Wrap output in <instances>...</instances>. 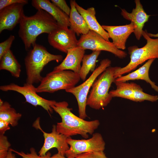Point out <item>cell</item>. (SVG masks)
Returning a JSON list of instances; mask_svg holds the SVG:
<instances>
[{"label": "cell", "mask_w": 158, "mask_h": 158, "mask_svg": "<svg viewBox=\"0 0 158 158\" xmlns=\"http://www.w3.org/2000/svg\"><path fill=\"white\" fill-rule=\"evenodd\" d=\"M19 24L18 35L26 51L36 44L39 35L43 33L48 34L59 27L50 15L42 9L37 10L34 15L30 16L24 14Z\"/></svg>", "instance_id": "1"}, {"label": "cell", "mask_w": 158, "mask_h": 158, "mask_svg": "<svg viewBox=\"0 0 158 158\" xmlns=\"http://www.w3.org/2000/svg\"><path fill=\"white\" fill-rule=\"evenodd\" d=\"M68 103L66 101L56 102L51 106L53 110L61 116V121L56 125L57 132L67 138L77 135L87 138L88 134L92 135L100 125L98 120L88 121L78 117L68 107Z\"/></svg>", "instance_id": "2"}, {"label": "cell", "mask_w": 158, "mask_h": 158, "mask_svg": "<svg viewBox=\"0 0 158 158\" xmlns=\"http://www.w3.org/2000/svg\"><path fill=\"white\" fill-rule=\"evenodd\" d=\"M29 50L24 61L27 75L26 83L33 85L42 80L43 77L41 73L46 65L52 61H61L63 56L51 54L44 47L36 43Z\"/></svg>", "instance_id": "3"}, {"label": "cell", "mask_w": 158, "mask_h": 158, "mask_svg": "<svg viewBox=\"0 0 158 158\" xmlns=\"http://www.w3.org/2000/svg\"><path fill=\"white\" fill-rule=\"evenodd\" d=\"M119 67H108L95 81L87 97V105L92 109L99 110L109 104L112 98L109 94V90L115 79V73Z\"/></svg>", "instance_id": "4"}, {"label": "cell", "mask_w": 158, "mask_h": 158, "mask_svg": "<svg viewBox=\"0 0 158 158\" xmlns=\"http://www.w3.org/2000/svg\"><path fill=\"white\" fill-rule=\"evenodd\" d=\"M147 32L146 30H143L142 32V36L146 40V43L143 47L139 48L135 45L128 48L130 61L125 66L119 67L115 73V79L135 69L138 66L147 60L158 59V38H152Z\"/></svg>", "instance_id": "5"}, {"label": "cell", "mask_w": 158, "mask_h": 158, "mask_svg": "<svg viewBox=\"0 0 158 158\" xmlns=\"http://www.w3.org/2000/svg\"><path fill=\"white\" fill-rule=\"evenodd\" d=\"M80 79L79 74L71 71H53L43 78L35 87V91L52 93L60 90H66L75 87Z\"/></svg>", "instance_id": "6"}, {"label": "cell", "mask_w": 158, "mask_h": 158, "mask_svg": "<svg viewBox=\"0 0 158 158\" xmlns=\"http://www.w3.org/2000/svg\"><path fill=\"white\" fill-rule=\"evenodd\" d=\"M111 61L106 59L102 60L99 66L92 72L86 80L80 85L66 90L72 94L75 97L78 104L79 117L84 119L87 116L86 109L89 91L97 78L108 67L110 66Z\"/></svg>", "instance_id": "7"}, {"label": "cell", "mask_w": 158, "mask_h": 158, "mask_svg": "<svg viewBox=\"0 0 158 158\" xmlns=\"http://www.w3.org/2000/svg\"><path fill=\"white\" fill-rule=\"evenodd\" d=\"M66 141L70 146L65 153L67 158H75L85 153L104 151L105 149V142L101 134L98 133H93L89 139L75 140L69 137Z\"/></svg>", "instance_id": "8"}, {"label": "cell", "mask_w": 158, "mask_h": 158, "mask_svg": "<svg viewBox=\"0 0 158 158\" xmlns=\"http://www.w3.org/2000/svg\"><path fill=\"white\" fill-rule=\"evenodd\" d=\"M78 46L85 50L107 51L120 59L125 58L127 55L125 51L117 48L112 42L107 41L99 34L91 30L87 34L81 35Z\"/></svg>", "instance_id": "9"}, {"label": "cell", "mask_w": 158, "mask_h": 158, "mask_svg": "<svg viewBox=\"0 0 158 158\" xmlns=\"http://www.w3.org/2000/svg\"><path fill=\"white\" fill-rule=\"evenodd\" d=\"M33 84L27 83L24 84L23 86L11 83L0 86V89L2 91H13L21 94L24 96L27 102L35 107L41 106L50 115L53 110L51 106L54 105L56 102L41 97L37 94Z\"/></svg>", "instance_id": "10"}, {"label": "cell", "mask_w": 158, "mask_h": 158, "mask_svg": "<svg viewBox=\"0 0 158 158\" xmlns=\"http://www.w3.org/2000/svg\"><path fill=\"white\" fill-rule=\"evenodd\" d=\"M33 126L41 131L44 139V144L38 152L40 156H44L49 150L53 148L57 149L58 153L65 155V152L70 148L66 141L68 138L57 131L56 126L53 125L51 133L45 132L40 127V118L38 117L33 123Z\"/></svg>", "instance_id": "11"}, {"label": "cell", "mask_w": 158, "mask_h": 158, "mask_svg": "<svg viewBox=\"0 0 158 158\" xmlns=\"http://www.w3.org/2000/svg\"><path fill=\"white\" fill-rule=\"evenodd\" d=\"M75 34L68 28L59 27L48 34V41L54 48L67 54L68 50L78 46Z\"/></svg>", "instance_id": "12"}, {"label": "cell", "mask_w": 158, "mask_h": 158, "mask_svg": "<svg viewBox=\"0 0 158 158\" xmlns=\"http://www.w3.org/2000/svg\"><path fill=\"white\" fill-rule=\"evenodd\" d=\"M25 5L17 3L7 6L0 10V33L7 30H12L25 14Z\"/></svg>", "instance_id": "13"}, {"label": "cell", "mask_w": 158, "mask_h": 158, "mask_svg": "<svg viewBox=\"0 0 158 158\" xmlns=\"http://www.w3.org/2000/svg\"><path fill=\"white\" fill-rule=\"evenodd\" d=\"M135 7L131 13L125 9H121V14L126 19L130 20L133 24V33L136 39L139 40L142 36L143 28L145 23L147 22L150 16L144 11L140 0L135 1Z\"/></svg>", "instance_id": "14"}, {"label": "cell", "mask_w": 158, "mask_h": 158, "mask_svg": "<svg viewBox=\"0 0 158 158\" xmlns=\"http://www.w3.org/2000/svg\"><path fill=\"white\" fill-rule=\"evenodd\" d=\"M108 33L112 43L119 49L124 50L126 48L127 39L134 31V26L132 22L129 24L119 26L102 25Z\"/></svg>", "instance_id": "15"}, {"label": "cell", "mask_w": 158, "mask_h": 158, "mask_svg": "<svg viewBox=\"0 0 158 158\" xmlns=\"http://www.w3.org/2000/svg\"><path fill=\"white\" fill-rule=\"evenodd\" d=\"M31 4L37 10L42 9L50 15L59 27L68 28L70 25L69 16L49 0H32Z\"/></svg>", "instance_id": "16"}, {"label": "cell", "mask_w": 158, "mask_h": 158, "mask_svg": "<svg viewBox=\"0 0 158 158\" xmlns=\"http://www.w3.org/2000/svg\"><path fill=\"white\" fill-rule=\"evenodd\" d=\"M85 51V50L79 46L68 50L65 58L53 71L70 70L79 74Z\"/></svg>", "instance_id": "17"}, {"label": "cell", "mask_w": 158, "mask_h": 158, "mask_svg": "<svg viewBox=\"0 0 158 158\" xmlns=\"http://www.w3.org/2000/svg\"><path fill=\"white\" fill-rule=\"evenodd\" d=\"M75 6L78 11L84 18L90 30L96 32L106 40L109 41L108 33L99 23L96 19L95 8L91 7L85 9L79 6L76 2Z\"/></svg>", "instance_id": "18"}, {"label": "cell", "mask_w": 158, "mask_h": 158, "mask_svg": "<svg viewBox=\"0 0 158 158\" xmlns=\"http://www.w3.org/2000/svg\"><path fill=\"white\" fill-rule=\"evenodd\" d=\"M75 2L74 0L70 1L71 10L69 16V20L70 28L79 36L80 35L87 34L90 30L84 18L76 9Z\"/></svg>", "instance_id": "19"}, {"label": "cell", "mask_w": 158, "mask_h": 158, "mask_svg": "<svg viewBox=\"0 0 158 158\" xmlns=\"http://www.w3.org/2000/svg\"><path fill=\"white\" fill-rule=\"evenodd\" d=\"M0 70L9 71L12 76L18 78L21 72V66L11 49L6 52L0 59Z\"/></svg>", "instance_id": "20"}, {"label": "cell", "mask_w": 158, "mask_h": 158, "mask_svg": "<svg viewBox=\"0 0 158 158\" xmlns=\"http://www.w3.org/2000/svg\"><path fill=\"white\" fill-rule=\"evenodd\" d=\"M116 88L109 92L113 97H119L130 100L134 91L141 87L140 86L134 83H125L114 81Z\"/></svg>", "instance_id": "21"}, {"label": "cell", "mask_w": 158, "mask_h": 158, "mask_svg": "<svg viewBox=\"0 0 158 158\" xmlns=\"http://www.w3.org/2000/svg\"><path fill=\"white\" fill-rule=\"evenodd\" d=\"M21 116V114L17 112L8 102H3L0 99V120L4 121L14 127L18 124Z\"/></svg>", "instance_id": "22"}, {"label": "cell", "mask_w": 158, "mask_h": 158, "mask_svg": "<svg viewBox=\"0 0 158 158\" xmlns=\"http://www.w3.org/2000/svg\"><path fill=\"white\" fill-rule=\"evenodd\" d=\"M100 51H93L89 54H85L83 57L79 75L80 79L85 81L90 71L93 72L95 70L97 60L100 54Z\"/></svg>", "instance_id": "23"}, {"label": "cell", "mask_w": 158, "mask_h": 158, "mask_svg": "<svg viewBox=\"0 0 158 158\" xmlns=\"http://www.w3.org/2000/svg\"><path fill=\"white\" fill-rule=\"evenodd\" d=\"M155 59H151L148 60L142 66L136 70L142 80H145L147 83L150 84L152 88L158 92V86L155 83L151 80L149 76V71L151 65Z\"/></svg>", "instance_id": "24"}, {"label": "cell", "mask_w": 158, "mask_h": 158, "mask_svg": "<svg viewBox=\"0 0 158 158\" xmlns=\"http://www.w3.org/2000/svg\"><path fill=\"white\" fill-rule=\"evenodd\" d=\"M130 100L136 102H141L147 100L153 102L158 100V96L151 95L144 92L141 87L134 91Z\"/></svg>", "instance_id": "25"}, {"label": "cell", "mask_w": 158, "mask_h": 158, "mask_svg": "<svg viewBox=\"0 0 158 158\" xmlns=\"http://www.w3.org/2000/svg\"><path fill=\"white\" fill-rule=\"evenodd\" d=\"M11 146L7 137L0 134V158H6Z\"/></svg>", "instance_id": "26"}, {"label": "cell", "mask_w": 158, "mask_h": 158, "mask_svg": "<svg viewBox=\"0 0 158 158\" xmlns=\"http://www.w3.org/2000/svg\"><path fill=\"white\" fill-rule=\"evenodd\" d=\"M9 149L12 152H15L21 156L22 158H50L51 157V154L49 152H47L44 156H40L38 155L35 149L33 147H31L30 149V153L27 154H25L22 151L19 152L11 149Z\"/></svg>", "instance_id": "27"}, {"label": "cell", "mask_w": 158, "mask_h": 158, "mask_svg": "<svg viewBox=\"0 0 158 158\" xmlns=\"http://www.w3.org/2000/svg\"><path fill=\"white\" fill-rule=\"evenodd\" d=\"M15 39L14 35H11L6 40L0 43V59L6 52L10 49Z\"/></svg>", "instance_id": "28"}, {"label": "cell", "mask_w": 158, "mask_h": 158, "mask_svg": "<svg viewBox=\"0 0 158 158\" xmlns=\"http://www.w3.org/2000/svg\"><path fill=\"white\" fill-rule=\"evenodd\" d=\"M142 80L141 77L139 75L136 70L128 74L121 76L116 78L114 81L117 82H125L129 80Z\"/></svg>", "instance_id": "29"}, {"label": "cell", "mask_w": 158, "mask_h": 158, "mask_svg": "<svg viewBox=\"0 0 158 158\" xmlns=\"http://www.w3.org/2000/svg\"><path fill=\"white\" fill-rule=\"evenodd\" d=\"M76 158H108L104 151L89 152L80 154L77 155Z\"/></svg>", "instance_id": "30"}, {"label": "cell", "mask_w": 158, "mask_h": 158, "mask_svg": "<svg viewBox=\"0 0 158 158\" xmlns=\"http://www.w3.org/2000/svg\"><path fill=\"white\" fill-rule=\"evenodd\" d=\"M51 2L69 16L71 8L67 4L65 0H51Z\"/></svg>", "instance_id": "31"}, {"label": "cell", "mask_w": 158, "mask_h": 158, "mask_svg": "<svg viewBox=\"0 0 158 158\" xmlns=\"http://www.w3.org/2000/svg\"><path fill=\"white\" fill-rule=\"evenodd\" d=\"M28 3L27 0H0V10L9 6L17 3L25 5Z\"/></svg>", "instance_id": "32"}, {"label": "cell", "mask_w": 158, "mask_h": 158, "mask_svg": "<svg viewBox=\"0 0 158 158\" xmlns=\"http://www.w3.org/2000/svg\"><path fill=\"white\" fill-rule=\"evenodd\" d=\"M9 125L7 122L0 120V134L4 135L6 131L10 129Z\"/></svg>", "instance_id": "33"}, {"label": "cell", "mask_w": 158, "mask_h": 158, "mask_svg": "<svg viewBox=\"0 0 158 158\" xmlns=\"http://www.w3.org/2000/svg\"><path fill=\"white\" fill-rule=\"evenodd\" d=\"M50 158H65L64 155H62L61 153H58L54 154L53 156L51 157Z\"/></svg>", "instance_id": "34"}, {"label": "cell", "mask_w": 158, "mask_h": 158, "mask_svg": "<svg viewBox=\"0 0 158 158\" xmlns=\"http://www.w3.org/2000/svg\"><path fill=\"white\" fill-rule=\"evenodd\" d=\"M6 158H16L15 155L12 153V151L10 149L8 152V153Z\"/></svg>", "instance_id": "35"}, {"label": "cell", "mask_w": 158, "mask_h": 158, "mask_svg": "<svg viewBox=\"0 0 158 158\" xmlns=\"http://www.w3.org/2000/svg\"><path fill=\"white\" fill-rule=\"evenodd\" d=\"M147 35L150 37H154L158 38V33L154 34L150 33H148L147 31Z\"/></svg>", "instance_id": "36"}, {"label": "cell", "mask_w": 158, "mask_h": 158, "mask_svg": "<svg viewBox=\"0 0 158 158\" xmlns=\"http://www.w3.org/2000/svg\"></svg>", "instance_id": "37"}]
</instances>
